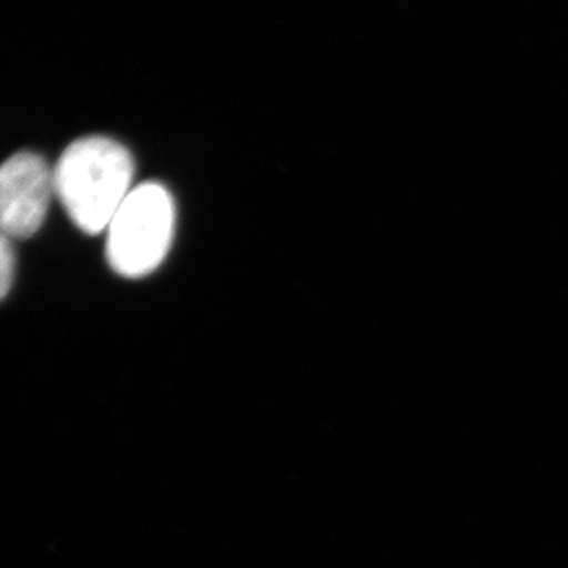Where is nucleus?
Wrapping results in <instances>:
<instances>
[{"mask_svg": "<svg viewBox=\"0 0 568 568\" xmlns=\"http://www.w3.org/2000/svg\"><path fill=\"white\" fill-rule=\"evenodd\" d=\"M54 196V169L39 153L6 159L0 164V233L10 241L36 235Z\"/></svg>", "mask_w": 568, "mask_h": 568, "instance_id": "3", "label": "nucleus"}, {"mask_svg": "<svg viewBox=\"0 0 568 568\" xmlns=\"http://www.w3.org/2000/svg\"><path fill=\"white\" fill-rule=\"evenodd\" d=\"M16 280V253L8 236L0 233V301L10 294Z\"/></svg>", "mask_w": 568, "mask_h": 568, "instance_id": "4", "label": "nucleus"}, {"mask_svg": "<svg viewBox=\"0 0 568 568\" xmlns=\"http://www.w3.org/2000/svg\"><path fill=\"white\" fill-rule=\"evenodd\" d=\"M105 231L113 272L128 280L146 277L163 264L174 241V197L153 181L133 186Z\"/></svg>", "mask_w": 568, "mask_h": 568, "instance_id": "2", "label": "nucleus"}, {"mask_svg": "<svg viewBox=\"0 0 568 568\" xmlns=\"http://www.w3.org/2000/svg\"><path fill=\"white\" fill-rule=\"evenodd\" d=\"M135 163L124 144L105 135L78 139L54 166V192L78 230L99 235L133 191Z\"/></svg>", "mask_w": 568, "mask_h": 568, "instance_id": "1", "label": "nucleus"}]
</instances>
